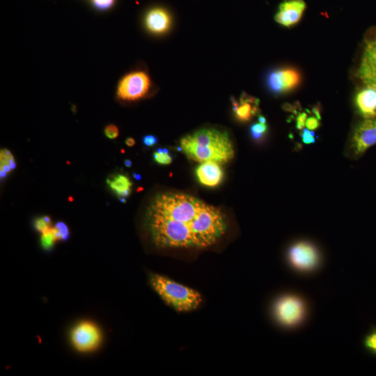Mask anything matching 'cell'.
Masks as SVG:
<instances>
[{"label":"cell","instance_id":"cell-23","mask_svg":"<svg viewBox=\"0 0 376 376\" xmlns=\"http://www.w3.org/2000/svg\"><path fill=\"white\" fill-rule=\"evenodd\" d=\"M364 345L368 351L376 354V331L366 338Z\"/></svg>","mask_w":376,"mask_h":376},{"label":"cell","instance_id":"cell-3","mask_svg":"<svg viewBox=\"0 0 376 376\" xmlns=\"http://www.w3.org/2000/svg\"><path fill=\"white\" fill-rule=\"evenodd\" d=\"M150 282L161 298L178 312L195 311L203 302L202 296L198 292L180 285L165 276L152 274Z\"/></svg>","mask_w":376,"mask_h":376},{"label":"cell","instance_id":"cell-18","mask_svg":"<svg viewBox=\"0 0 376 376\" xmlns=\"http://www.w3.org/2000/svg\"><path fill=\"white\" fill-rule=\"evenodd\" d=\"M56 242H58V239L54 227L50 228L49 229L42 233L40 244L45 250H51Z\"/></svg>","mask_w":376,"mask_h":376},{"label":"cell","instance_id":"cell-12","mask_svg":"<svg viewBox=\"0 0 376 376\" xmlns=\"http://www.w3.org/2000/svg\"><path fill=\"white\" fill-rule=\"evenodd\" d=\"M196 176L199 182L207 187H216L224 178V172L219 163L206 162L202 163L196 169Z\"/></svg>","mask_w":376,"mask_h":376},{"label":"cell","instance_id":"cell-22","mask_svg":"<svg viewBox=\"0 0 376 376\" xmlns=\"http://www.w3.org/2000/svg\"><path fill=\"white\" fill-rule=\"evenodd\" d=\"M154 161L161 165H168L172 163L173 158L169 154H158L157 152L154 154Z\"/></svg>","mask_w":376,"mask_h":376},{"label":"cell","instance_id":"cell-6","mask_svg":"<svg viewBox=\"0 0 376 376\" xmlns=\"http://www.w3.org/2000/svg\"><path fill=\"white\" fill-rule=\"evenodd\" d=\"M71 341L75 349L81 353L97 350L102 342L100 328L91 321H82L71 331Z\"/></svg>","mask_w":376,"mask_h":376},{"label":"cell","instance_id":"cell-33","mask_svg":"<svg viewBox=\"0 0 376 376\" xmlns=\"http://www.w3.org/2000/svg\"><path fill=\"white\" fill-rule=\"evenodd\" d=\"M132 177L137 180H140L141 179H142V176L137 173H134Z\"/></svg>","mask_w":376,"mask_h":376},{"label":"cell","instance_id":"cell-4","mask_svg":"<svg viewBox=\"0 0 376 376\" xmlns=\"http://www.w3.org/2000/svg\"><path fill=\"white\" fill-rule=\"evenodd\" d=\"M308 307L305 301L296 294H285L273 305V315L279 325L286 328L300 326L306 319Z\"/></svg>","mask_w":376,"mask_h":376},{"label":"cell","instance_id":"cell-11","mask_svg":"<svg viewBox=\"0 0 376 376\" xmlns=\"http://www.w3.org/2000/svg\"><path fill=\"white\" fill-rule=\"evenodd\" d=\"M268 80L273 92L285 93L299 85L301 75L296 69L288 68L272 72Z\"/></svg>","mask_w":376,"mask_h":376},{"label":"cell","instance_id":"cell-30","mask_svg":"<svg viewBox=\"0 0 376 376\" xmlns=\"http://www.w3.org/2000/svg\"><path fill=\"white\" fill-rule=\"evenodd\" d=\"M126 145L129 148H132L135 145V140L132 137H128L126 140Z\"/></svg>","mask_w":376,"mask_h":376},{"label":"cell","instance_id":"cell-21","mask_svg":"<svg viewBox=\"0 0 376 376\" xmlns=\"http://www.w3.org/2000/svg\"><path fill=\"white\" fill-rule=\"evenodd\" d=\"M51 222V219L49 216H44L36 219L34 222V226L37 231L43 233L51 228L50 225Z\"/></svg>","mask_w":376,"mask_h":376},{"label":"cell","instance_id":"cell-1","mask_svg":"<svg viewBox=\"0 0 376 376\" xmlns=\"http://www.w3.org/2000/svg\"><path fill=\"white\" fill-rule=\"evenodd\" d=\"M144 225L155 246L163 249L210 248L224 236L228 227L219 209L176 193L155 196L146 211Z\"/></svg>","mask_w":376,"mask_h":376},{"label":"cell","instance_id":"cell-28","mask_svg":"<svg viewBox=\"0 0 376 376\" xmlns=\"http://www.w3.org/2000/svg\"><path fill=\"white\" fill-rule=\"evenodd\" d=\"M144 145L147 148H152L158 143V139L154 135H146L143 138Z\"/></svg>","mask_w":376,"mask_h":376},{"label":"cell","instance_id":"cell-31","mask_svg":"<svg viewBox=\"0 0 376 376\" xmlns=\"http://www.w3.org/2000/svg\"><path fill=\"white\" fill-rule=\"evenodd\" d=\"M259 123L261 124H266V119L262 116V115H259Z\"/></svg>","mask_w":376,"mask_h":376},{"label":"cell","instance_id":"cell-9","mask_svg":"<svg viewBox=\"0 0 376 376\" xmlns=\"http://www.w3.org/2000/svg\"><path fill=\"white\" fill-rule=\"evenodd\" d=\"M355 155L364 154L376 145V118L364 119L355 128L352 139Z\"/></svg>","mask_w":376,"mask_h":376},{"label":"cell","instance_id":"cell-19","mask_svg":"<svg viewBox=\"0 0 376 376\" xmlns=\"http://www.w3.org/2000/svg\"><path fill=\"white\" fill-rule=\"evenodd\" d=\"M56 237L58 241L66 242L69 239L70 232L67 225L63 222H58L55 226Z\"/></svg>","mask_w":376,"mask_h":376},{"label":"cell","instance_id":"cell-32","mask_svg":"<svg viewBox=\"0 0 376 376\" xmlns=\"http://www.w3.org/2000/svg\"><path fill=\"white\" fill-rule=\"evenodd\" d=\"M124 164H125L126 167L130 168V167H132V163L130 160L126 159L124 161Z\"/></svg>","mask_w":376,"mask_h":376},{"label":"cell","instance_id":"cell-26","mask_svg":"<svg viewBox=\"0 0 376 376\" xmlns=\"http://www.w3.org/2000/svg\"><path fill=\"white\" fill-rule=\"evenodd\" d=\"M93 3L97 8L106 10L113 5L115 0H93Z\"/></svg>","mask_w":376,"mask_h":376},{"label":"cell","instance_id":"cell-16","mask_svg":"<svg viewBox=\"0 0 376 376\" xmlns=\"http://www.w3.org/2000/svg\"><path fill=\"white\" fill-rule=\"evenodd\" d=\"M0 176L5 178L8 174L14 170L16 163L12 152L8 150H2L0 152Z\"/></svg>","mask_w":376,"mask_h":376},{"label":"cell","instance_id":"cell-13","mask_svg":"<svg viewBox=\"0 0 376 376\" xmlns=\"http://www.w3.org/2000/svg\"><path fill=\"white\" fill-rule=\"evenodd\" d=\"M356 96V106L364 119L376 118V89L366 86Z\"/></svg>","mask_w":376,"mask_h":376},{"label":"cell","instance_id":"cell-15","mask_svg":"<svg viewBox=\"0 0 376 376\" xmlns=\"http://www.w3.org/2000/svg\"><path fill=\"white\" fill-rule=\"evenodd\" d=\"M107 183L119 200H126L130 196L132 183L127 176L122 174H116L111 178H108Z\"/></svg>","mask_w":376,"mask_h":376},{"label":"cell","instance_id":"cell-25","mask_svg":"<svg viewBox=\"0 0 376 376\" xmlns=\"http://www.w3.org/2000/svg\"><path fill=\"white\" fill-rule=\"evenodd\" d=\"M106 136L111 139H116L119 134L118 128L115 125H109L105 128Z\"/></svg>","mask_w":376,"mask_h":376},{"label":"cell","instance_id":"cell-2","mask_svg":"<svg viewBox=\"0 0 376 376\" xmlns=\"http://www.w3.org/2000/svg\"><path fill=\"white\" fill-rule=\"evenodd\" d=\"M180 148L188 158L200 163H226L235 155L228 134L216 128H203L183 137Z\"/></svg>","mask_w":376,"mask_h":376},{"label":"cell","instance_id":"cell-27","mask_svg":"<svg viewBox=\"0 0 376 376\" xmlns=\"http://www.w3.org/2000/svg\"><path fill=\"white\" fill-rule=\"evenodd\" d=\"M320 119L316 116L307 118L305 126L310 130H315L318 128L320 125Z\"/></svg>","mask_w":376,"mask_h":376},{"label":"cell","instance_id":"cell-10","mask_svg":"<svg viewBox=\"0 0 376 376\" xmlns=\"http://www.w3.org/2000/svg\"><path fill=\"white\" fill-rule=\"evenodd\" d=\"M307 10L305 0H283L274 16L275 21L285 27H292L298 24Z\"/></svg>","mask_w":376,"mask_h":376},{"label":"cell","instance_id":"cell-34","mask_svg":"<svg viewBox=\"0 0 376 376\" xmlns=\"http://www.w3.org/2000/svg\"><path fill=\"white\" fill-rule=\"evenodd\" d=\"M157 152H158V154H163V150L161 149V148H160V149L158 150Z\"/></svg>","mask_w":376,"mask_h":376},{"label":"cell","instance_id":"cell-17","mask_svg":"<svg viewBox=\"0 0 376 376\" xmlns=\"http://www.w3.org/2000/svg\"><path fill=\"white\" fill-rule=\"evenodd\" d=\"M254 104L249 103L241 104L236 110L234 111L236 113L237 117L239 120L243 121H249L252 116L256 115L259 113L258 106H253Z\"/></svg>","mask_w":376,"mask_h":376},{"label":"cell","instance_id":"cell-8","mask_svg":"<svg viewBox=\"0 0 376 376\" xmlns=\"http://www.w3.org/2000/svg\"><path fill=\"white\" fill-rule=\"evenodd\" d=\"M149 76L142 71L126 76L119 83L118 97L124 101L132 102L144 97L150 88Z\"/></svg>","mask_w":376,"mask_h":376},{"label":"cell","instance_id":"cell-29","mask_svg":"<svg viewBox=\"0 0 376 376\" xmlns=\"http://www.w3.org/2000/svg\"><path fill=\"white\" fill-rule=\"evenodd\" d=\"M307 113H301L296 119V127L298 130H301L305 127L306 121L307 119Z\"/></svg>","mask_w":376,"mask_h":376},{"label":"cell","instance_id":"cell-7","mask_svg":"<svg viewBox=\"0 0 376 376\" xmlns=\"http://www.w3.org/2000/svg\"><path fill=\"white\" fill-rule=\"evenodd\" d=\"M357 76L364 86L376 89V31L364 41Z\"/></svg>","mask_w":376,"mask_h":376},{"label":"cell","instance_id":"cell-35","mask_svg":"<svg viewBox=\"0 0 376 376\" xmlns=\"http://www.w3.org/2000/svg\"><path fill=\"white\" fill-rule=\"evenodd\" d=\"M164 154H169V150L167 149H163Z\"/></svg>","mask_w":376,"mask_h":376},{"label":"cell","instance_id":"cell-20","mask_svg":"<svg viewBox=\"0 0 376 376\" xmlns=\"http://www.w3.org/2000/svg\"><path fill=\"white\" fill-rule=\"evenodd\" d=\"M268 131V126L261 123L255 124L250 128L252 137L257 141L261 140Z\"/></svg>","mask_w":376,"mask_h":376},{"label":"cell","instance_id":"cell-24","mask_svg":"<svg viewBox=\"0 0 376 376\" xmlns=\"http://www.w3.org/2000/svg\"><path fill=\"white\" fill-rule=\"evenodd\" d=\"M301 137L303 142L306 145L313 144L316 142L315 133L307 128L303 130Z\"/></svg>","mask_w":376,"mask_h":376},{"label":"cell","instance_id":"cell-14","mask_svg":"<svg viewBox=\"0 0 376 376\" xmlns=\"http://www.w3.org/2000/svg\"><path fill=\"white\" fill-rule=\"evenodd\" d=\"M171 18L164 10L157 8L151 10L146 17V25L152 32L162 34L170 27Z\"/></svg>","mask_w":376,"mask_h":376},{"label":"cell","instance_id":"cell-5","mask_svg":"<svg viewBox=\"0 0 376 376\" xmlns=\"http://www.w3.org/2000/svg\"><path fill=\"white\" fill-rule=\"evenodd\" d=\"M287 258L292 268L303 273L316 270L320 263L319 251L307 242H300L291 246Z\"/></svg>","mask_w":376,"mask_h":376}]
</instances>
